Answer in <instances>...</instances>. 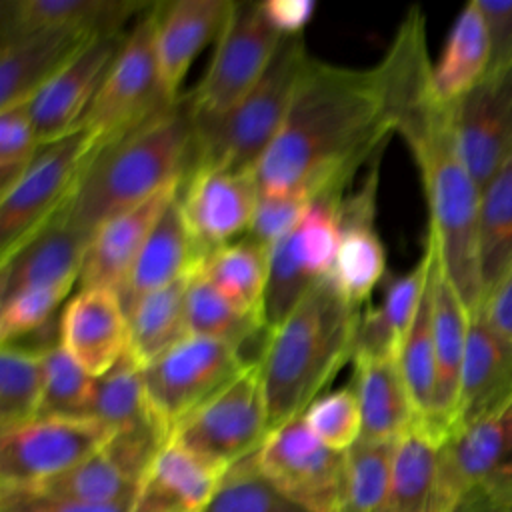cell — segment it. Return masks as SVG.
I'll return each instance as SVG.
<instances>
[{"instance_id":"obj_1","label":"cell","mask_w":512,"mask_h":512,"mask_svg":"<svg viewBox=\"0 0 512 512\" xmlns=\"http://www.w3.org/2000/svg\"><path fill=\"white\" fill-rule=\"evenodd\" d=\"M396 110L382 60L346 68L310 58L288 116L256 166L260 194H346L352 176L384 152Z\"/></svg>"},{"instance_id":"obj_2","label":"cell","mask_w":512,"mask_h":512,"mask_svg":"<svg viewBox=\"0 0 512 512\" xmlns=\"http://www.w3.org/2000/svg\"><path fill=\"white\" fill-rule=\"evenodd\" d=\"M382 64L390 80L396 132L420 172L430 214L428 232L436 240L446 276L472 314L484 298L478 262L480 188L462 160L452 104L440 102L432 92L426 18L420 6L404 14Z\"/></svg>"},{"instance_id":"obj_3","label":"cell","mask_w":512,"mask_h":512,"mask_svg":"<svg viewBox=\"0 0 512 512\" xmlns=\"http://www.w3.org/2000/svg\"><path fill=\"white\" fill-rule=\"evenodd\" d=\"M194 146L196 122L186 92L128 132L98 144L58 214L92 238L108 218L182 182L192 166Z\"/></svg>"},{"instance_id":"obj_4","label":"cell","mask_w":512,"mask_h":512,"mask_svg":"<svg viewBox=\"0 0 512 512\" xmlns=\"http://www.w3.org/2000/svg\"><path fill=\"white\" fill-rule=\"evenodd\" d=\"M360 318L362 306L326 276L270 330L258 360L270 430L302 416L354 358Z\"/></svg>"},{"instance_id":"obj_5","label":"cell","mask_w":512,"mask_h":512,"mask_svg":"<svg viewBox=\"0 0 512 512\" xmlns=\"http://www.w3.org/2000/svg\"><path fill=\"white\" fill-rule=\"evenodd\" d=\"M310 58L304 36H282L256 86L220 122L196 132L190 168L256 172L258 162L282 130Z\"/></svg>"},{"instance_id":"obj_6","label":"cell","mask_w":512,"mask_h":512,"mask_svg":"<svg viewBox=\"0 0 512 512\" xmlns=\"http://www.w3.org/2000/svg\"><path fill=\"white\" fill-rule=\"evenodd\" d=\"M100 140L78 126L40 146L26 172L0 194V262L38 234L68 202Z\"/></svg>"},{"instance_id":"obj_7","label":"cell","mask_w":512,"mask_h":512,"mask_svg":"<svg viewBox=\"0 0 512 512\" xmlns=\"http://www.w3.org/2000/svg\"><path fill=\"white\" fill-rule=\"evenodd\" d=\"M270 432L258 362L196 406L172 430V440L226 474L256 454Z\"/></svg>"},{"instance_id":"obj_8","label":"cell","mask_w":512,"mask_h":512,"mask_svg":"<svg viewBox=\"0 0 512 512\" xmlns=\"http://www.w3.org/2000/svg\"><path fill=\"white\" fill-rule=\"evenodd\" d=\"M156 4L148 2L132 20L120 50L78 124L90 130L100 144L128 132L174 102L168 100L158 70L154 46Z\"/></svg>"},{"instance_id":"obj_9","label":"cell","mask_w":512,"mask_h":512,"mask_svg":"<svg viewBox=\"0 0 512 512\" xmlns=\"http://www.w3.org/2000/svg\"><path fill=\"white\" fill-rule=\"evenodd\" d=\"M280 40L282 36L264 18L260 2L232 0L208 70L188 92L196 132L220 122L256 86Z\"/></svg>"},{"instance_id":"obj_10","label":"cell","mask_w":512,"mask_h":512,"mask_svg":"<svg viewBox=\"0 0 512 512\" xmlns=\"http://www.w3.org/2000/svg\"><path fill=\"white\" fill-rule=\"evenodd\" d=\"M256 462L270 484L304 512H344L346 452L326 446L304 416L272 428Z\"/></svg>"},{"instance_id":"obj_11","label":"cell","mask_w":512,"mask_h":512,"mask_svg":"<svg viewBox=\"0 0 512 512\" xmlns=\"http://www.w3.org/2000/svg\"><path fill=\"white\" fill-rule=\"evenodd\" d=\"M246 366L250 362L232 344L188 334L142 368L150 408L172 436L184 416Z\"/></svg>"},{"instance_id":"obj_12","label":"cell","mask_w":512,"mask_h":512,"mask_svg":"<svg viewBox=\"0 0 512 512\" xmlns=\"http://www.w3.org/2000/svg\"><path fill=\"white\" fill-rule=\"evenodd\" d=\"M110 436L86 416H38L0 434V492L36 488L66 474Z\"/></svg>"},{"instance_id":"obj_13","label":"cell","mask_w":512,"mask_h":512,"mask_svg":"<svg viewBox=\"0 0 512 512\" xmlns=\"http://www.w3.org/2000/svg\"><path fill=\"white\" fill-rule=\"evenodd\" d=\"M438 484L448 512L470 492L512 506V404L454 430L440 444Z\"/></svg>"},{"instance_id":"obj_14","label":"cell","mask_w":512,"mask_h":512,"mask_svg":"<svg viewBox=\"0 0 512 512\" xmlns=\"http://www.w3.org/2000/svg\"><path fill=\"white\" fill-rule=\"evenodd\" d=\"M260 190L256 172L194 166L180 182L178 202L198 262L248 232Z\"/></svg>"},{"instance_id":"obj_15","label":"cell","mask_w":512,"mask_h":512,"mask_svg":"<svg viewBox=\"0 0 512 512\" xmlns=\"http://www.w3.org/2000/svg\"><path fill=\"white\" fill-rule=\"evenodd\" d=\"M452 120L462 160L482 190L512 158V64L490 72L456 100Z\"/></svg>"},{"instance_id":"obj_16","label":"cell","mask_w":512,"mask_h":512,"mask_svg":"<svg viewBox=\"0 0 512 512\" xmlns=\"http://www.w3.org/2000/svg\"><path fill=\"white\" fill-rule=\"evenodd\" d=\"M124 36L126 30L96 36L28 100L40 146L78 128L106 70L120 50Z\"/></svg>"},{"instance_id":"obj_17","label":"cell","mask_w":512,"mask_h":512,"mask_svg":"<svg viewBox=\"0 0 512 512\" xmlns=\"http://www.w3.org/2000/svg\"><path fill=\"white\" fill-rule=\"evenodd\" d=\"M380 156L374 158L368 178L354 194H344L338 206L340 242L330 278L354 304L364 306L384 278L386 252L374 226Z\"/></svg>"},{"instance_id":"obj_18","label":"cell","mask_w":512,"mask_h":512,"mask_svg":"<svg viewBox=\"0 0 512 512\" xmlns=\"http://www.w3.org/2000/svg\"><path fill=\"white\" fill-rule=\"evenodd\" d=\"M96 36L66 26L0 34V110L28 102Z\"/></svg>"},{"instance_id":"obj_19","label":"cell","mask_w":512,"mask_h":512,"mask_svg":"<svg viewBox=\"0 0 512 512\" xmlns=\"http://www.w3.org/2000/svg\"><path fill=\"white\" fill-rule=\"evenodd\" d=\"M58 342L90 376H104L128 344V320L118 292L78 288L60 312Z\"/></svg>"},{"instance_id":"obj_20","label":"cell","mask_w":512,"mask_h":512,"mask_svg":"<svg viewBox=\"0 0 512 512\" xmlns=\"http://www.w3.org/2000/svg\"><path fill=\"white\" fill-rule=\"evenodd\" d=\"M510 404L512 338L496 330L480 312H472L460 370L454 430L492 416Z\"/></svg>"},{"instance_id":"obj_21","label":"cell","mask_w":512,"mask_h":512,"mask_svg":"<svg viewBox=\"0 0 512 512\" xmlns=\"http://www.w3.org/2000/svg\"><path fill=\"white\" fill-rule=\"evenodd\" d=\"M432 326L438 376L436 400L430 422L420 428L442 444L454 430L460 370L470 328V310L446 276L440 264L438 246L432 264Z\"/></svg>"},{"instance_id":"obj_22","label":"cell","mask_w":512,"mask_h":512,"mask_svg":"<svg viewBox=\"0 0 512 512\" xmlns=\"http://www.w3.org/2000/svg\"><path fill=\"white\" fill-rule=\"evenodd\" d=\"M90 236L56 214L8 260L0 262V300L32 288L70 292L78 284Z\"/></svg>"},{"instance_id":"obj_23","label":"cell","mask_w":512,"mask_h":512,"mask_svg":"<svg viewBox=\"0 0 512 512\" xmlns=\"http://www.w3.org/2000/svg\"><path fill=\"white\" fill-rule=\"evenodd\" d=\"M178 188L180 182L160 190L146 202L102 222L88 242L78 286L108 288L118 292L150 230L154 228L164 208L174 200Z\"/></svg>"},{"instance_id":"obj_24","label":"cell","mask_w":512,"mask_h":512,"mask_svg":"<svg viewBox=\"0 0 512 512\" xmlns=\"http://www.w3.org/2000/svg\"><path fill=\"white\" fill-rule=\"evenodd\" d=\"M232 0H172L156 4L154 46L162 88L178 100L180 84L202 46L218 36Z\"/></svg>"},{"instance_id":"obj_25","label":"cell","mask_w":512,"mask_h":512,"mask_svg":"<svg viewBox=\"0 0 512 512\" xmlns=\"http://www.w3.org/2000/svg\"><path fill=\"white\" fill-rule=\"evenodd\" d=\"M222 476L168 438L144 472L128 512H206Z\"/></svg>"},{"instance_id":"obj_26","label":"cell","mask_w":512,"mask_h":512,"mask_svg":"<svg viewBox=\"0 0 512 512\" xmlns=\"http://www.w3.org/2000/svg\"><path fill=\"white\" fill-rule=\"evenodd\" d=\"M196 264V248L188 234L176 194L156 220L122 288L118 290L124 314L128 316L144 296L186 276Z\"/></svg>"},{"instance_id":"obj_27","label":"cell","mask_w":512,"mask_h":512,"mask_svg":"<svg viewBox=\"0 0 512 512\" xmlns=\"http://www.w3.org/2000/svg\"><path fill=\"white\" fill-rule=\"evenodd\" d=\"M434 252L436 242L428 232L416 266L386 284L380 306H368L362 310L354 356H398L400 344L406 338L424 298Z\"/></svg>"},{"instance_id":"obj_28","label":"cell","mask_w":512,"mask_h":512,"mask_svg":"<svg viewBox=\"0 0 512 512\" xmlns=\"http://www.w3.org/2000/svg\"><path fill=\"white\" fill-rule=\"evenodd\" d=\"M352 362L362 416L360 440H398L416 422L398 356H354Z\"/></svg>"},{"instance_id":"obj_29","label":"cell","mask_w":512,"mask_h":512,"mask_svg":"<svg viewBox=\"0 0 512 512\" xmlns=\"http://www.w3.org/2000/svg\"><path fill=\"white\" fill-rule=\"evenodd\" d=\"M146 4L136 0H4L0 34L46 26L82 28L94 34L122 32Z\"/></svg>"},{"instance_id":"obj_30","label":"cell","mask_w":512,"mask_h":512,"mask_svg":"<svg viewBox=\"0 0 512 512\" xmlns=\"http://www.w3.org/2000/svg\"><path fill=\"white\" fill-rule=\"evenodd\" d=\"M490 72V42L478 2H468L456 16L440 58L432 64V92L454 104Z\"/></svg>"},{"instance_id":"obj_31","label":"cell","mask_w":512,"mask_h":512,"mask_svg":"<svg viewBox=\"0 0 512 512\" xmlns=\"http://www.w3.org/2000/svg\"><path fill=\"white\" fill-rule=\"evenodd\" d=\"M440 442L412 424L394 448L392 480L382 512H448L438 484Z\"/></svg>"},{"instance_id":"obj_32","label":"cell","mask_w":512,"mask_h":512,"mask_svg":"<svg viewBox=\"0 0 512 512\" xmlns=\"http://www.w3.org/2000/svg\"><path fill=\"white\" fill-rule=\"evenodd\" d=\"M190 272L144 296L128 312L126 352L140 368L190 334L186 326V284Z\"/></svg>"},{"instance_id":"obj_33","label":"cell","mask_w":512,"mask_h":512,"mask_svg":"<svg viewBox=\"0 0 512 512\" xmlns=\"http://www.w3.org/2000/svg\"><path fill=\"white\" fill-rule=\"evenodd\" d=\"M186 326L190 334L232 344L244 358L250 342H266L270 334L260 318L246 314L230 302L198 264L192 268L186 284Z\"/></svg>"},{"instance_id":"obj_34","label":"cell","mask_w":512,"mask_h":512,"mask_svg":"<svg viewBox=\"0 0 512 512\" xmlns=\"http://www.w3.org/2000/svg\"><path fill=\"white\" fill-rule=\"evenodd\" d=\"M478 262L486 298L512 268V158L480 190Z\"/></svg>"},{"instance_id":"obj_35","label":"cell","mask_w":512,"mask_h":512,"mask_svg":"<svg viewBox=\"0 0 512 512\" xmlns=\"http://www.w3.org/2000/svg\"><path fill=\"white\" fill-rule=\"evenodd\" d=\"M198 266L230 302L264 322V294L268 282L266 246L242 236L208 254Z\"/></svg>"},{"instance_id":"obj_36","label":"cell","mask_w":512,"mask_h":512,"mask_svg":"<svg viewBox=\"0 0 512 512\" xmlns=\"http://www.w3.org/2000/svg\"><path fill=\"white\" fill-rule=\"evenodd\" d=\"M88 418L100 422L112 434L148 422L162 424L150 408L142 368L128 352L94 382Z\"/></svg>"},{"instance_id":"obj_37","label":"cell","mask_w":512,"mask_h":512,"mask_svg":"<svg viewBox=\"0 0 512 512\" xmlns=\"http://www.w3.org/2000/svg\"><path fill=\"white\" fill-rule=\"evenodd\" d=\"M434 256H436V252H434ZM398 366H400L406 390H408L412 406H414L416 424L426 426L434 412L436 380H438L434 326H432V270H430V280H428L424 298L414 316V322H412L406 338L400 344Z\"/></svg>"},{"instance_id":"obj_38","label":"cell","mask_w":512,"mask_h":512,"mask_svg":"<svg viewBox=\"0 0 512 512\" xmlns=\"http://www.w3.org/2000/svg\"><path fill=\"white\" fill-rule=\"evenodd\" d=\"M44 390L42 352L22 344L0 350V434L14 430L40 412Z\"/></svg>"},{"instance_id":"obj_39","label":"cell","mask_w":512,"mask_h":512,"mask_svg":"<svg viewBox=\"0 0 512 512\" xmlns=\"http://www.w3.org/2000/svg\"><path fill=\"white\" fill-rule=\"evenodd\" d=\"M396 440H358L346 452V504L344 512H382L394 462Z\"/></svg>"},{"instance_id":"obj_40","label":"cell","mask_w":512,"mask_h":512,"mask_svg":"<svg viewBox=\"0 0 512 512\" xmlns=\"http://www.w3.org/2000/svg\"><path fill=\"white\" fill-rule=\"evenodd\" d=\"M42 370L44 390L38 416L88 418L96 378L90 376L60 342L42 352Z\"/></svg>"},{"instance_id":"obj_41","label":"cell","mask_w":512,"mask_h":512,"mask_svg":"<svg viewBox=\"0 0 512 512\" xmlns=\"http://www.w3.org/2000/svg\"><path fill=\"white\" fill-rule=\"evenodd\" d=\"M206 512H304L262 474L256 454L232 466L220 480Z\"/></svg>"},{"instance_id":"obj_42","label":"cell","mask_w":512,"mask_h":512,"mask_svg":"<svg viewBox=\"0 0 512 512\" xmlns=\"http://www.w3.org/2000/svg\"><path fill=\"white\" fill-rule=\"evenodd\" d=\"M302 416L308 428L338 452H348L360 440L362 416L352 384L320 394Z\"/></svg>"},{"instance_id":"obj_43","label":"cell","mask_w":512,"mask_h":512,"mask_svg":"<svg viewBox=\"0 0 512 512\" xmlns=\"http://www.w3.org/2000/svg\"><path fill=\"white\" fill-rule=\"evenodd\" d=\"M70 292L32 288L0 300V342L16 344L54 324V316Z\"/></svg>"},{"instance_id":"obj_44","label":"cell","mask_w":512,"mask_h":512,"mask_svg":"<svg viewBox=\"0 0 512 512\" xmlns=\"http://www.w3.org/2000/svg\"><path fill=\"white\" fill-rule=\"evenodd\" d=\"M40 142L28 102L0 110V194L6 192L32 164Z\"/></svg>"},{"instance_id":"obj_45","label":"cell","mask_w":512,"mask_h":512,"mask_svg":"<svg viewBox=\"0 0 512 512\" xmlns=\"http://www.w3.org/2000/svg\"><path fill=\"white\" fill-rule=\"evenodd\" d=\"M312 200L306 192L260 194L244 236L270 248L302 220Z\"/></svg>"},{"instance_id":"obj_46","label":"cell","mask_w":512,"mask_h":512,"mask_svg":"<svg viewBox=\"0 0 512 512\" xmlns=\"http://www.w3.org/2000/svg\"><path fill=\"white\" fill-rule=\"evenodd\" d=\"M476 2L486 24L490 42V72H494L512 64V0Z\"/></svg>"},{"instance_id":"obj_47","label":"cell","mask_w":512,"mask_h":512,"mask_svg":"<svg viewBox=\"0 0 512 512\" xmlns=\"http://www.w3.org/2000/svg\"><path fill=\"white\" fill-rule=\"evenodd\" d=\"M262 14L280 36H304V28L314 16L312 0H266L260 2Z\"/></svg>"},{"instance_id":"obj_48","label":"cell","mask_w":512,"mask_h":512,"mask_svg":"<svg viewBox=\"0 0 512 512\" xmlns=\"http://www.w3.org/2000/svg\"><path fill=\"white\" fill-rule=\"evenodd\" d=\"M0 512H128V506H88L30 492H0Z\"/></svg>"},{"instance_id":"obj_49","label":"cell","mask_w":512,"mask_h":512,"mask_svg":"<svg viewBox=\"0 0 512 512\" xmlns=\"http://www.w3.org/2000/svg\"><path fill=\"white\" fill-rule=\"evenodd\" d=\"M476 312H480L496 330L512 338V268L484 298Z\"/></svg>"},{"instance_id":"obj_50","label":"cell","mask_w":512,"mask_h":512,"mask_svg":"<svg viewBox=\"0 0 512 512\" xmlns=\"http://www.w3.org/2000/svg\"><path fill=\"white\" fill-rule=\"evenodd\" d=\"M454 512H506V510L494 504L492 500H488L484 494L470 492L468 496L462 498V502Z\"/></svg>"},{"instance_id":"obj_51","label":"cell","mask_w":512,"mask_h":512,"mask_svg":"<svg viewBox=\"0 0 512 512\" xmlns=\"http://www.w3.org/2000/svg\"><path fill=\"white\" fill-rule=\"evenodd\" d=\"M500 508H502V506H500ZM504 510H506V512H512V506H510V508H504Z\"/></svg>"}]
</instances>
